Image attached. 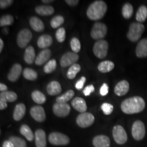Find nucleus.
<instances>
[{
    "mask_svg": "<svg viewBox=\"0 0 147 147\" xmlns=\"http://www.w3.org/2000/svg\"><path fill=\"white\" fill-rule=\"evenodd\" d=\"M64 23V18L61 15H57L53 17L51 21V26L53 29L60 27Z\"/></svg>",
    "mask_w": 147,
    "mask_h": 147,
    "instance_id": "38",
    "label": "nucleus"
},
{
    "mask_svg": "<svg viewBox=\"0 0 147 147\" xmlns=\"http://www.w3.org/2000/svg\"><path fill=\"white\" fill-rule=\"evenodd\" d=\"M13 23L14 18L10 14L3 15L1 16V19H0V26L1 27L9 26V25H11Z\"/></svg>",
    "mask_w": 147,
    "mask_h": 147,
    "instance_id": "36",
    "label": "nucleus"
},
{
    "mask_svg": "<svg viewBox=\"0 0 147 147\" xmlns=\"http://www.w3.org/2000/svg\"><path fill=\"white\" fill-rule=\"evenodd\" d=\"M23 77L28 80H36L38 78V73L33 69L27 67L23 71Z\"/></svg>",
    "mask_w": 147,
    "mask_h": 147,
    "instance_id": "35",
    "label": "nucleus"
},
{
    "mask_svg": "<svg viewBox=\"0 0 147 147\" xmlns=\"http://www.w3.org/2000/svg\"><path fill=\"white\" fill-rule=\"evenodd\" d=\"M86 82V78L84 76H82L80 78V79L79 80L77 81V82L75 84V87H76V89L78 90H80L82 89L84 87V84Z\"/></svg>",
    "mask_w": 147,
    "mask_h": 147,
    "instance_id": "43",
    "label": "nucleus"
},
{
    "mask_svg": "<svg viewBox=\"0 0 147 147\" xmlns=\"http://www.w3.org/2000/svg\"><path fill=\"white\" fill-rule=\"evenodd\" d=\"M101 108H102L103 113L105 114L106 115H109L113 113L114 106L112 104H109V103H104L101 106Z\"/></svg>",
    "mask_w": 147,
    "mask_h": 147,
    "instance_id": "42",
    "label": "nucleus"
},
{
    "mask_svg": "<svg viewBox=\"0 0 147 147\" xmlns=\"http://www.w3.org/2000/svg\"><path fill=\"white\" fill-rule=\"evenodd\" d=\"M7 30H8L7 29H4V32L5 33V34H8V32H7Z\"/></svg>",
    "mask_w": 147,
    "mask_h": 147,
    "instance_id": "53",
    "label": "nucleus"
},
{
    "mask_svg": "<svg viewBox=\"0 0 147 147\" xmlns=\"http://www.w3.org/2000/svg\"><path fill=\"white\" fill-rule=\"evenodd\" d=\"M108 90H109V87H108V84L106 83H104L102 84L100 89V93L102 96H105L108 93Z\"/></svg>",
    "mask_w": 147,
    "mask_h": 147,
    "instance_id": "45",
    "label": "nucleus"
},
{
    "mask_svg": "<svg viewBox=\"0 0 147 147\" xmlns=\"http://www.w3.org/2000/svg\"><path fill=\"white\" fill-rule=\"evenodd\" d=\"M78 59L79 56L77 53L74 52H67L65 53L61 58L60 65L63 67L71 66L76 63Z\"/></svg>",
    "mask_w": 147,
    "mask_h": 147,
    "instance_id": "11",
    "label": "nucleus"
},
{
    "mask_svg": "<svg viewBox=\"0 0 147 147\" xmlns=\"http://www.w3.org/2000/svg\"><path fill=\"white\" fill-rule=\"evenodd\" d=\"M12 3H13L12 0H1L0 1V8L1 9H5L12 4Z\"/></svg>",
    "mask_w": 147,
    "mask_h": 147,
    "instance_id": "46",
    "label": "nucleus"
},
{
    "mask_svg": "<svg viewBox=\"0 0 147 147\" xmlns=\"http://www.w3.org/2000/svg\"><path fill=\"white\" fill-rule=\"evenodd\" d=\"M51 56V51L50 49H44L42 51L38 56L36 57V60H35V63L37 65H42L44 63H46L48 60L49 59Z\"/></svg>",
    "mask_w": 147,
    "mask_h": 147,
    "instance_id": "18",
    "label": "nucleus"
},
{
    "mask_svg": "<svg viewBox=\"0 0 147 147\" xmlns=\"http://www.w3.org/2000/svg\"><path fill=\"white\" fill-rule=\"evenodd\" d=\"M53 113L59 117H65L70 113L71 108L68 104L55 103L53 107Z\"/></svg>",
    "mask_w": 147,
    "mask_h": 147,
    "instance_id": "12",
    "label": "nucleus"
},
{
    "mask_svg": "<svg viewBox=\"0 0 147 147\" xmlns=\"http://www.w3.org/2000/svg\"><path fill=\"white\" fill-rule=\"evenodd\" d=\"M94 91H95L94 86L91 84V85L87 86V87L84 88L83 90V93L85 96H89V95H90V94H91V93H93Z\"/></svg>",
    "mask_w": 147,
    "mask_h": 147,
    "instance_id": "44",
    "label": "nucleus"
},
{
    "mask_svg": "<svg viewBox=\"0 0 147 147\" xmlns=\"http://www.w3.org/2000/svg\"><path fill=\"white\" fill-rule=\"evenodd\" d=\"M47 93L50 95H57L61 93L62 91L61 84L56 80L49 82L47 87Z\"/></svg>",
    "mask_w": 147,
    "mask_h": 147,
    "instance_id": "22",
    "label": "nucleus"
},
{
    "mask_svg": "<svg viewBox=\"0 0 147 147\" xmlns=\"http://www.w3.org/2000/svg\"><path fill=\"white\" fill-rule=\"evenodd\" d=\"M42 2L43 3H51V2H53V1H53V0H42Z\"/></svg>",
    "mask_w": 147,
    "mask_h": 147,
    "instance_id": "52",
    "label": "nucleus"
},
{
    "mask_svg": "<svg viewBox=\"0 0 147 147\" xmlns=\"http://www.w3.org/2000/svg\"><path fill=\"white\" fill-rule=\"evenodd\" d=\"M65 2L70 6H75L79 3L78 0H65Z\"/></svg>",
    "mask_w": 147,
    "mask_h": 147,
    "instance_id": "47",
    "label": "nucleus"
},
{
    "mask_svg": "<svg viewBox=\"0 0 147 147\" xmlns=\"http://www.w3.org/2000/svg\"><path fill=\"white\" fill-rule=\"evenodd\" d=\"M147 18V8L145 5H141L138 8L136 15V19L138 23H143L146 21Z\"/></svg>",
    "mask_w": 147,
    "mask_h": 147,
    "instance_id": "30",
    "label": "nucleus"
},
{
    "mask_svg": "<svg viewBox=\"0 0 147 147\" xmlns=\"http://www.w3.org/2000/svg\"><path fill=\"white\" fill-rule=\"evenodd\" d=\"M145 126L141 121H136L133 123L131 128L132 136L136 140H141L145 136Z\"/></svg>",
    "mask_w": 147,
    "mask_h": 147,
    "instance_id": "6",
    "label": "nucleus"
},
{
    "mask_svg": "<svg viewBox=\"0 0 147 147\" xmlns=\"http://www.w3.org/2000/svg\"><path fill=\"white\" fill-rule=\"evenodd\" d=\"M29 24L35 32H41L45 29V24L40 18L33 16L29 19Z\"/></svg>",
    "mask_w": 147,
    "mask_h": 147,
    "instance_id": "24",
    "label": "nucleus"
},
{
    "mask_svg": "<svg viewBox=\"0 0 147 147\" xmlns=\"http://www.w3.org/2000/svg\"><path fill=\"white\" fill-rule=\"evenodd\" d=\"M95 117L92 114L89 113H80L76 119V123L82 128H86L91 126L94 123Z\"/></svg>",
    "mask_w": 147,
    "mask_h": 147,
    "instance_id": "8",
    "label": "nucleus"
},
{
    "mask_svg": "<svg viewBox=\"0 0 147 147\" xmlns=\"http://www.w3.org/2000/svg\"><path fill=\"white\" fill-rule=\"evenodd\" d=\"M144 25L140 23H133L130 25L127 37L130 41L136 42L138 40L144 32Z\"/></svg>",
    "mask_w": 147,
    "mask_h": 147,
    "instance_id": "3",
    "label": "nucleus"
},
{
    "mask_svg": "<svg viewBox=\"0 0 147 147\" xmlns=\"http://www.w3.org/2000/svg\"><path fill=\"white\" fill-rule=\"evenodd\" d=\"M70 47L71 50L74 53H77L80 51L81 49V45H80V42L79 41V40L77 38H71L70 41Z\"/></svg>",
    "mask_w": 147,
    "mask_h": 147,
    "instance_id": "40",
    "label": "nucleus"
},
{
    "mask_svg": "<svg viewBox=\"0 0 147 147\" xmlns=\"http://www.w3.org/2000/svg\"><path fill=\"white\" fill-rule=\"evenodd\" d=\"M49 140L53 145H67L69 142V138L65 134L53 132L49 136Z\"/></svg>",
    "mask_w": 147,
    "mask_h": 147,
    "instance_id": "9",
    "label": "nucleus"
},
{
    "mask_svg": "<svg viewBox=\"0 0 147 147\" xmlns=\"http://www.w3.org/2000/svg\"><path fill=\"white\" fill-rule=\"evenodd\" d=\"M26 113V107L25 104L20 103L15 106L13 113V119L16 121H21Z\"/></svg>",
    "mask_w": 147,
    "mask_h": 147,
    "instance_id": "23",
    "label": "nucleus"
},
{
    "mask_svg": "<svg viewBox=\"0 0 147 147\" xmlns=\"http://www.w3.org/2000/svg\"><path fill=\"white\" fill-rule=\"evenodd\" d=\"M57 67V62L55 59H51L47 62L44 67V71L46 74H51L55 70Z\"/></svg>",
    "mask_w": 147,
    "mask_h": 147,
    "instance_id": "37",
    "label": "nucleus"
},
{
    "mask_svg": "<svg viewBox=\"0 0 147 147\" xmlns=\"http://www.w3.org/2000/svg\"><path fill=\"white\" fill-rule=\"evenodd\" d=\"M20 132L22 135L24 136L27 140L32 141L35 138V135L33 133L30 127L27 125H23L20 128Z\"/></svg>",
    "mask_w": 147,
    "mask_h": 147,
    "instance_id": "31",
    "label": "nucleus"
},
{
    "mask_svg": "<svg viewBox=\"0 0 147 147\" xmlns=\"http://www.w3.org/2000/svg\"><path fill=\"white\" fill-rule=\"evenodd\" d=\"M17 95L13 91L1 92L0 94V99L5 101L6 102H14L17 100Z\"/></svg>",
    "mask_w": 147,
    "mask_h": 147,
    "instance_id": "28",
    "label": "nucleus"
},
{
    "mask_svg": "<svg viewBox=\"0 0 147 147\" xmlns=\"http://www.w3.org/2000/svg\"><path fill=\"white\" fill-rule=\"evenodd\" d=\"M53 44V38L50 35H42L38 38L37 45L38 47L42 49H47Z\"/></svg>",
    "mask_w": 147,
    "mask_h": 147,
    "instance_id": "21",
    "label": "nucleus"
},
{
    "mask_svg": "<svg viewBox=\"0 0 147 147\" xmlns=\"http://www.w3.org/2000/svg\"><path fill=\"white\" fill-rule=\"evenodd\" d=\"M0 91L1 92H5L8 91V87L5 84H3V83H0Z\"/></svg>",
    "mask_w": 147,
    "mask_h": 147,
    "instance_id": "50",
    "label": "nucleus"
},
{
    "mask_svg": "<svg viewBox=\"0 0 147 147\" xmlns=\"http://www.w3.org/2000/svg\"><path fill=\"white\" fill-rule=\"evenodd\" d=\"M145 102L142 97L134 96L123 101L121 104V110L127 115L136 114L142 112L145 108Z\"/></svg>",
    "mask_w": 147,
    "mask_h": 147,
    "instance_id": "1",
    "label": "nucleus"
},
{
    "mask_svg": "<svg viewBox=\"0 0 147 147\" xmlns=\"http://www.w3.org/2000/svg\"><path fill=\"white\" fill-rule=\"evenodd\" d=\"M55 36H56V39L57 40V41L59 42H60V43L65 41L66 36L65 28H63V27L59 28L57 30L56 34H55Z\"/></svg>",
    "mask_w": 147,
    "mask_h": 147,
    "instance_id": "41",
    "label": "nucleus"
},
{
    "mask_svg": "<svg viewBox=\"0 0 147 147\" xmlns=\"http://www.w3.org/2000/svg\"><path fill=\"white\" fill-rule=\"evenodd\" d=\"M32 39V33L28 29H23L20 31L17 36V45L21 49L27 47Z\"/></svg>",
    "mask_w": 147,
    "mask_h": 147,
    "instance_id": "7",
    "label": "nucleus"
},
{
    "mask_svg": "<svg viewBox=\"0 0 147 147\" xmlns=\"http://www.w3.org/2000/svg\"><path fill=\"white\" fill-rule=\"evenodd\" d=\"M3 48V42L2 39H0V52H1Z\"/></svg>",
    "mask_w": 147,
    "mask_h": 147,
    "instance_id": "51",
    "label": "nucleus"
},
{
    "mask_svg": "<svg viewBox=\"0 0 147 147\" xmlns=\"http://www.w3.org/2000/svg\"><path fill=\"white\" fill-rule=\"evenodd\" d=\"M30 115L32 118L38 122H43L46 119L45 109L42 106H33L30 110Z\"/></svg>",
    "mask_w": 147,
    "mask_h": 147,
    "instance_id": "13",
    "label": "nucleus"
},
{
    "mask_svg": "<svg viewBox=\"0 0 147 147\" xmlns=\"http://www.w3.org/2000/svg\"><path fill=\"white\" fill-rule=\"evenodd\" d=\"M108 43L104 40L97 41L93 46V53L97 58L104 59L107 56Z\"/></svg>",
    "mask_w": 147,
    "mask_h": 147,
    "instance_id": "5",
    "label": "nucleus"
},
{
    "mask_svg": "<svg viewBox=\"0 0 147 147\" xmlns=\"http://www.w3.org/2000/svg\"><path fill=\"white\" fill-rule=\"evenodd\" d=\"M36 53L34 47L32 46L27 47L24 54V60L28 64H32L36 60Z\"/></svg>",
    "mask_w": 147,
    "mask_h": 147,
    "instance_id": "26",
    "label": "nucleus"
},
{
    "mask_svg": "<svg viewBox=\"0 0 147 147\" xmlns=\"http://www.w3.org/2000/svg\"><path fill=\"white\" fill-rule=\"evenodd\" d=\"M134 8L131 3H125L122 8V15L125 18L129 19L133 15Z\"/></svg>",
    "mask_w": 147,
    "mask_h": 147,
    "instance_id": "33",
    "label": "nucleus"
},
{
    "mask_svg": "<svg viewBox=\"0 0 147 147\" xmlns=\"http://www.w3.org/2000/svg\"><path fill=\"white\" fill-rule=\"evenodd\" d=\"M35 142L37 147H46L47 146V139L46 134L44 130L38 129L35 133Z\"/></svg>",
    "mask_w": 147,
    "mask_h": 147,
    "instance_id": "20",
    "label": "nucleus"
},
{
    "mask_svg": "<svg viewBox=\"0 0 147 147\" xmlns=\"http://www.w3.org/2000/svg\"><path fill=\"white\" fill-rule=\"evenodd\" d=\"M32 98L34 102L38 104H42L47 101V98L44 93L40 91H34L32 93Z\"/></svg>",
    "mask_w": 147,
    "mask_h": 147,
    "instance_id": "32",
    "label": "nucleus"
},
{
    "mask_svg": "<svg viewBox=\"0 0 147 147\" xmlns=\"http://www.w3.org/2000/svg\"><path fill=\"white\" fill-rule=\"evenodd\" d=\"M2 147H14V145L10 140H5L3 142Z\"/></svg>",
    "mask_w": 147,
    "mask_h": 147,
    "instance_id": "49",
    "label": "nucleus"
},
{
    "mask_svg": "<svg viewBox=\"0 0 147 147\" xmlns=\"http://www.w3.org/2000/svg\"><path fill=\"white\" fill-rule=\"evenodd\" d=\"M93 144L95 147H110V140L106 136L100 135L93 138Z\"/></svg>",
    "mask_w": 147,
    "mask_h": 147,
    "instance_id": "19",
    "label": "nucleus"
},
{
    "mask_svg": "<svg viewBox=\"0 0 147 147\" xmlns=\"http://www.w3.org/2000/svg\"><path fill=\"white\" fill-rule=\"evenodd\" d=\"M113 136L115 142L119 144H123L127 140V135L125 130L121 125H116L114 127Z\"/></svg>",
    "mask_w": 147,
    "mask_h": 147,
    "instance_id": "10",
    "label": "nucleus"
},
{
    "mask_svg": "<svg viewBox=\"0 0 147 147\" xmlns=\"http://www.w3.org/2000/svg\"><path fill=\"white\" fill-rule=\"evenodd\" d=\"M81 69L80 65L78 63H75L70 66L68 70L67 71V77L69 79H74L76 77L79 71Z\"/></svg>",
    "mask_w": 147,
    "mask_h": 147,
    "instance_id": "34",
    "label": "nucleus"
},
{
    "mask_svg": "<svg viewBox=\"0 0 147 147\" xmlns=\"http://www.w3.org/2000/svg\"><path fill=\"white\" fill-rule=\"evenodd\" d=\"M22 73V66L16 63L12 66L8 74V79L10 82H16L19 78Z\"/></svg>",
    "mask_w": 147,
    "mask_h": 147,
    "instance_id": "15",
    "label": "nucleus"
},
{
    "mask_svg": "<svg viewBox=\"0 0 147 147\" xmlns=\"http://www.w3.org/2000/svg\"><path fill=\"white\" fill-rule=\"evenodd\" d=\"M9 140L13 143L14 147H27V144L25 141L23 139L21 138L12 136L9 138Z\"/></svg>",
    "mask_w": 147,
    "mask_h": 147,
    "instance_id": "39",
    "label": "nucleus"
},
{
    "mask_svg": "<svg viewBox=\"0 0 147 147\" xmlns=\"http://www.w3.org/2000/svg\"><path fill=\"white\" fill-rule=\"evenodd\" d=\"M136 55L139 58H145L147 57V38L140 40L137 45Z\"/></svg>",
    "mask_w": 147,
    "mask_h": 147,
    "instance_id": "17",
    "label": "nucleus"
},
{
    "mask_svg": "<svg viewBox=\"0 0 147 147\" xmlns=\"http://www.w3.org/2000/svg\"><path fill=\"white\" fill-rule=\"evenodd\" d=\"M115 67V64L110 61H104L98 65V70L102 73H108L112 71Z\"/></svg>",
    "mask_w": 147,
    "mask_h": 147,
    "instance_id": "27",
    "label": "nucleus"
},
{
    "mask_svg": "<svg viewBox=\"0 0 147 147\" xmlns=\"http://www.w3.org/2000/svg\"><path fill=\"white\" fill-rule=\"evenodd\" d=\"M107 12V5L102 0L93 2L87 10V16L92 21H99L104 17Z\"/></svg>",
    "mask_w": 147,
    "mask_h": 147,
    "instance_id": "2",
    "label": "nucleus"
},
{
    "mask_svg": "<svg viewBox=\"0 0 147 147\" xmlns=\"http://www.w3.org/2000/svg\"><path fill=\"white\" fill-rule=\"evenodd\" d=\"M129 89V84L127 80H123L116 84L114 91L117 95L123 96L127 93Z\"/></svg>",
    "mask_w": 147,
    "mask_h": 147,
    "instance_id": "14",
    "label": "nucleus"
},
{
    "mask_svg": "<svg viewBox=\"0 0 147 147\" xmlns=\"http://www.w3.org/2000/svg\"><path fill=\"white\" fill-rule=\"evenodd\" d=\"M35 11L38 14L41 16H51L54 13L55 10L51 5H39L35 8Z\"/></svg>",
    "mask_w": 147,
    "mask_h": 147,
    "instance_id": "25",
    "label": "nucleus"
},
{
    "mask_svg": "<svg viewBox=\"0 0 147 147\" xmlns=\"http://www.w3.org/2000/svg\"><path fill=\"white\" fill-rule=\"evenodd\" d=\"M71 106L74 108L75 110H76L77 111L80 112V113H86L87 110V106L86 102L84 100L81 98V97H75L74 100L71 101Z\"/></svg>",
    "mask_w": 147,
    "mask_h": 147,
    "instance_id": "16",
    "label": "nucleus"
},
{
    "mask_svg": "<svg viewBox=\"0 0 147 147\" xmlns=\"http://www.w3.org/2000/svg\"><path fill=\"white\" fill-rule=\"evenodd\" d=\"M7 106H8V102L0 99V110H4L7 108Z\"/></svg>",
    "mask_w": 147,
    "mask_h": 147,
    "instance_id": "48",
    "label": "nucleus"
},
{
    "mask_svg": "<svg viewBox=\"0 0 147 147\" xmlns=\"http://www.w3.org/2000/svg\"><path fill=\"white\" fill-rule=\"evenodd\" d=\"M74 95V92L73 90H71V89L68 90V91H66L64 94L57 97L56 99L57 103H61V104H67V102L72 99Z\"/></svg>",
    "mask_w": 147,
    "mask_h": 147,
    "instance_id": "29",
    "label": "nucleus"
},
{
    "mask_svg": "<svg viewBox=\"0 0 147 147\" xmlns=\"http://www.w3.org/2000/svg\"><path fill=\"white\" fill-rule=\"evenodd\" d=\"M107 34V27L104 23L97 22L93 25L91 32V36L93 39L100 40Z\"/></svg>",
    "mask_w": 147,
    "mask_h": 147,
    "instance_id": "4",
    "label": "nucleus"
}]
</instances>
